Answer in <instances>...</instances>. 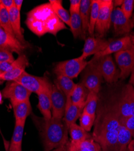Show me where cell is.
Segmentation results:
<instances>
[{
  "mask_svg": "<svg viewBox=\"0 0 134 151\" xmlns=\"http://www.w3.org/2000/svg\"><path fill=\"white\" fill-rule=\"evenodd\" d=\"M120 117L117 105L97 107L92 139L98 143L102 151H115Z\"/></svg>",
  "mask_w": 134,
  "mask_h": 151,
  "instance_id": "cell-1",
  "label": "cell"
},
{
  "mask_svg": "<svg viewBox=\"0 0 134 151\" xmlns=\"http://www.w3.org/2000/svg\"><path fill=\"white\" fill-rule=\"evenodd\" d=\"M26 24L28 29L39 37L47 33L56 36L60 31L67 29L66 25L56 15L50 3L42 4L29 11Z\"/></svg>",
  "mask_w": 134,
  "mask_h": 151,
  "instance_id": "cell-2",
  "label": "cell"
},
{
  "mask_svg": "<svg viewBox=\"0 0 134 151\" xmlns=\"http://www.w3.org/2000/svg\"><path fill=\"white\" fill-rule=\"evenodd\" d=\"M42 137L45 151H52L65 145L68 142V127L64 118L56 119L52 117L36 122Z\"/></svg>",
  "mask_w": 134,
  "mask_h": 151,
  "instance_id": "cell-3",
  "label": "cell"
},
{
  "mask_svg": "<svg viewBox=\"0 0 134 151\" xmlns=\"http://www.w3.org/2000/svg\"><path fill=\"white\" fill-rule=\"evenodd\" d=\"M103 78L99 70L97 60L92 59L88 62V64L82 72L81 83L89 91L99 94Z\"/></svg>",
  "mask_w": 134,
  "mask_h": 151,
  "instance_id": "cell-4",
  "label": "cell"
},
{
  "mask_svg": "<svg viewBox=\"0 0 134 151\" xmlns=\"http://www.w3.org/2000/svg\"><path fill=\"white\" fill-rule=\"evenodd\" d=\"M88 64V61L79 57L57 62L53 71L57 76H64L71 79L77 78Z\"/></svg>",
  "mask_w": 134,
  "mask_h": 151,
  "instance_id": "cell-5",
  "label": "cell"
},
{
  "mask_svg": "<svg viewBox=\"0 0 134 151\" xmlns=\"http://www.w3.org/2000/svg\"><path fill=\"white\" fill-rule=\"evenodd\" d=\"M113 9L114 3L113 0H101L99 16L95 27L97 37L103 38L108 32L111 27Z\"/></svg>",
  "mask_w": 134,
  "mask_h": 151,
  "instance_id": "cell-6",
  "label": "cell"
},
{
  "mask_svg": "<svg viewBox=\"0 0 134 151\" xmlns=\"http://www.w3.org/2000/svg\"><path fill=\"white\" fill-rule=\"evenodd\" d=\"M120 69V79H125L134 68V45L114 54Z\"/></svg>",
  "mask_w": 134,
  "mask_h": 151,
  "instance_id": "cell-7",
  "label": "cell"
},
{
  "mask_svg": "<svg viewBox=\"0 0 134 151\" xmlns=\"http://www.w3.org/2000/svg\"><path fill=\"white\" fill-rule=\"evenodd\" d=\"M116 105L120 119L134 116V90L131 85L125 86Z\"/></svg>",
  "mask_w": 134,
  "mask_h": 151,
  "instance_id": "cell-8",
  "label": "cell"
},
{
  "mask_svg": "<svg viewBox=\"0 0 134 151\" xmlns=\"http://www.w3.org/2000/svg\"><path fill=\"white\" fill-rule=\"evenodd\" d=\"M3 97L10 100L12 104L29 100L32 93L15 81L8 82L2 91Z\"/></svg>",
  "mask_w": 134,
  "mask_h": 151,
  "instance_id": "cell-9",
  "label": "cell"
},
{
  "mask_svg": "<svg viewBox=\"0 0 134 151\" xmlns=\"http://www.w3.org/2000/svg\"><path fill=\"white\" fill-rule=\"evenodd\" d=\"M15 82L22 85L32 93H34L36 94L39 93L44 89L52 85L47 78L36 76L29 74L26 71Z\"/></svg>",
  "mask_w": 134,
  "mask_h": 151,
  "instance_id": "cell-10",
  "label": "cell"
},
{
  "mask_svg": "<svg viewBox=\"0 0 134 151\" xmlns=\"http://www.w3.org/2000/svg\"><path fill=\"white\" fill-rule=\"evenodd\" d=\"M93 58L97 60L103 79L109 83H112L118 81L120 78V71L117 70L111 55L99 58L93 57Z\"/></svg>",
  "mask_w": 134,
  "mask_h": 151,
  "instance_id": "cell-11",
  "label": "cell"
},
{
  "mask_svg": "<svg viewBox=\"0 0 134 151\" xmlns=\"http://www.w3.org/2000/svg\"><path fill=\"white\" fill-rule=\"evenodd\" d=\"M111 22L113 24L114 32L117 36L128 35L134 27L132 19L126 18L120 7L114 8L111 15Z\"/></svg>",
  "mask_w": 134,
  "mask_h": 151,
  "instance_id": "cell-12",
  "label": "cell"
},
{
  "mask_svg": "<svg viewBox=\"0 0 134 151\" xmlns=\"http://www.w3.org/2000/svg\"><path fill=\"white\" fill-rule=\"evenodd\" d=\"M51 100L52 117L56 119H62L65 114L67 96L54 84L52 85Z\"/></svg>",
  "mask_w": 134,
  "mask_h": 151,
  "instance_id": "cell-13",
  "label": "cell"
},
{
  "mask_svg": "<svg viewBox=\"0 0 134 151\" xmlns=\"http://www.w3.org/2000/svg\"><path fill=\"white\" fill-rule=\"evenodd\" d=\"M29 65V62L27 56L20 55L18 58L12 62L9 70L6 73H3L0 77V81H6L8 82L15 81L19 78Z\"/></svg>",
  "mask_w": 134,
  "mask_h": 151,
  "instance_id": "cell-14",
  "label": "cell"
},
{
  "mask_svg": "<svg viewBox=\"0 0 134 151\" xmlns=\"http://www.w3.org/2000/svg\"><path fill=\"white\" fill-rule=\"evenodd\" d=\"M110 41H107L102 37L89 36L85 40L82 55L79 58L82 59H86L91 56L99 53L107 47Z\"/></svg>",
  "mask_w": 134,
  "mask_h": 151,
  "instance_id": "cell-15",
  "label": "cell"
},
{
  "mask_svg": "<svg viewBox=\"0 0 134 151\" xmlns=\"http://www.w3.org/2000/svg\"><path fill=\"white\" fill-rule=\"evenodd\" d=\"M26 46L22 44L17 39L7 34L0 26V50H9L12 53L21 55L25 51Z\"/></svg>",
  "mask_w": 134,
  "mask_h": 151,
  "instance_id": "cell-16",
  "label": "cell"
},
{
  "mask_svg": "<svg viewBox=\"0 0 134 151\" xmlns=\"http://www.w3.org/2000/svg\"><path fill=\"white\" fill-rule=\"evenodd\" d=\"M133 45L129 35H126L120 38L110 41L107 47L103 51L94 55V58H99L102 56L111 55L113 53H116L122 50H126Z\"/></svg>",
  "mask_w": 134,
  "mask_h": 151,
  "instance_id": "cell-17",
  "label": "cell"
},
{
  "mask_svg": "<svg viewBox=\"0 0 134 151\" xmlns=\"http://www.w3.org/2000/svg\"><path fill=\"white\" fill-rule=\"evenodd\" d=\"M52 90V85L37 94L38 97V106L43 116V119L46 120H50L52 117L51 100Z\"/></svg>",
  "mask_w": 134,
  "mask_h": 151,
  "instance_id": "cell-18",
  "label": "cell"
},
{
  "mask_svg": "<svg viewBox=\"0 0 134 151\" xmlns=\"http://www.w3.org/2000/svg\"><path fill=\"white\" fill-rule=\"evenodd\" d=\"M8 12L11 27L13 28V30L14 32L16 38L22 44L27 47L28 45H29V44L26 41L25 38H24L22 30L21 27L20 12L15 6L11 8Z\"/></svg>",
  "mask_w": 134,
  "mask_h": 151,
  "instance_id": "cell-19",
  "label": "cell"
},
{
  "mask_svg": "<svg viewBox=\"0 0 134 151\" xmlns=\"http://www.w3.org/2000/svg\"><path fill=\"white\" fill-rule=\"evenodd\" d=\"M85 105H78L72 104L70 97H67L66 107L64 119L69 128L70 126L75 123L80 117Z\"/></svg>",
  "mask_w": 134,
  "mask_h": 151,
  "instance_id": "cell-20",
  "label": "cell"
},
{
  "mask_svg": "<svg viewBox=\"0 0 134 151\" xmlns=\"http://www.w3.org/2000/svg\"><path fill=\"white\" fill-rule=\"evenodd\" d=\"M15 122L26 123L27 117L32 113V108L30 100L12 104Z\"/></svg>",
  "mask_w": 134,
  "mask_h": 151,
  "instance_id": "cell-21",
  "label": "cell"
},
{
  "mask_svg": "<svg viewBox=\"0 0 134 151\" xmlns=\"http://www.w3.org/2000/svg\"><path fill=\"white\" fill-rule=\"evenodd\" d=\"M25 124L24 123L15 122L8 151H22V143Z\"/></svg>",
  "mask_w": 134,
  "mask_h": 151,
  "instance_id": "cell-22",
  "label": "cell"
},
{
  "mask_svg": "<svg viewBox=\"0 0 134 151\" xmlns=\"http://www.w3.org/2000/svg\"><path fill=\"white\" fill-rule=\"evenodd\" d=\"M91 4L92 0H82L81 1L79 14L82 20V31L85 40H86L87 35L88 32Z\"/></svg>",
  "mask_w": 134,
  "mask_h": 151,
  "instance_id": "cell-23",
  "label": "cell"
},
{
  "mask_svg": "<svg viewBox=\"0 0 134 151\" xmlns=\"http://www.w3.org/2000/svg\"><path fill=\"white\" fill-rule=\"evenodd\" d=\"M68 131L71 137V142L75 143H80L91 138V135L88 132L85 131L80 125L77 124L76 123L70 126Z\"/></svg>",
  "mask_w": 134,
  "mask_h": 151,
  "instance_id": "cell-24",
  "label": "cell"
},
{
  "mask_svg": "<svg viewBox=\"0 0 134 151\" xmlns=\"http://www.w3.org/2000/svg\"><path fill=\"white\" fill-rule=\"evenodd\" d=\"M89 93V90L82 83L76 84L70 96L72 103L78 105H85Z\"/></svg>",
  "mask_w": 134,
  "mask_h": 151,
  "instance_id": "cell-25",
  "label": "cell"
},
{
  "mask_svg": "<svg viewBox=\"0 0 134 151\" xmlns=\"http://www.w3.org/2000/svg\"><path fill=\"white\" fill-rule=\"evenodd\" d=\"M54 84L65 94L67 97L71 96L76 86L72 79L64 76H57L54 81Z\"/></svg>",
  "mask_w": 134,
  "mask_h": 151,
  "instance_id": "cell-26",
  "label": "cell"
},
{
  "mask_svg": "<svg viewBox=\"0 0 134 151\" xmlns=\"http://www.w3.org/2000/svg\"><path fill=\"white\" fill-rule=\"evenodd\" d=\"M132 134L130 131H129L122 123H120L118 132L115 151H118L121 149L128 147V145L132 140Z\"/></svg>",
  "mask_w": 134,
  "mask_h": 151,
  "instance_id": "cell-27",
  "label": "cell"
},
{
  "mask_svg": "<svg viewBox=\"0 0 134 151\" xmlns=\"http://www.w3.org/2000/svg\"><path fill=\"white\" fill-rule=\"evenodd\" d=\"M71 33L75 39L85 40L82 31V23L79 14L70 13V25Z\"/></svg>",
  "mask_w": 134,
  "mask_h": 151,
  "instance_id": "cell-28",
  "label": "cell"
},
{
  "mask_svg": "<svg viewBox=\"0 0 134 151\" xmlns=\"http://www.w3.org/2000/svg\"><path fill=\"white\" fill-rule=\"evenodd\" d=\"M49 3L59 18L70 27V14L63 7L62 0H49Z\"/></svg>",
  "mask_w": 134,
  "mask_h": 151,
  "instance_id": "cell-29",
  "label": "cell"
},
{
  "mask_svg": "<svg viewBox=\"0 0 134 151\" xmlns=\"http://www.w3.org/2000/svg\"><path fill=\"white\" fill-rule=\"evenodd\" d=\"M101 0H92L91 7L88 33L90 36H94L95 24L98 18Z\"/></svg>",
  "mask_w": 134,
  "mask_h": 151,
  "instance_id": "cell-30",
  "label": "cell"
},
{
  "mask_svg": "<svg viewBox=\"0 0 134 151\" xmlns=\"http://www.w3.org/2000/svg\"><path fill=\"white\" fill-rule=\"evenodd\" d=\"M0 26L4 30L7 34L11 37L16 38L10 21L9 12L1 4H0Z\"/></svg>",
  "mask_w": 134,
  "mask_h": 151,
  "instance_id": "cell-31",
  "label": "cell"
},
{
  "mask_svg": "<svg viewBox=\"0 0 134 151\" xmlns=\"http://www.w3.org/2000/svg\"><path fill=\"white\" fill-rule=\"evenodd\" d=\"M98 94L90 91L83 111L88 113L89 114L95 116L97 106H98Z\"/></svg>",
  "mask_w": 134,
  "mask_h": 151,
  "instance_id": "cell-32",
  "label": "cell"
},
{
  "mask_svg": "<svg viewBox=\"0 0 134 151\" xmlns=\"http://www.w3.org/2000/svg\"><path fill=\"white\" fill-rule=\"evenodd\" d=\"M95 120V116L89 114L88 113L83 111L79 117L80 126L86 131L90 132L94 124Z\"/></svg>",
  "mask_w": 134,
  "mask_h": 151,
  "instance_id": "cell-33",
  "label": "cell"
},
{
  "mask_svg": "<svg viewBox=\"0 0 134 151\" xmlns=\"http://www.w3.org/2000/svg\"><path fill=\"white\" fill-rule=\"evenodd\" d=\"M76 144L82 151H102L100 146L92 138Z\"/></svg>",
  "mask_w": 134,
  "mask_h": 151,
  "instance_id": "cell-34",
  "label": "cell"
},
{
  "mask_svg": "<svg viewBox=\"0 0 134 151\" xmlns=\"http://www.w3.org/2000/svg\"><path fill=\"white\" fill-rule=\"evenodd\" d=\"M120 9L128 19H131L134 9V0H123Z\"/></svg>",
  "mask_w": 134,
  "mask_h": 151,
  "instance_id": "cell-35",
  "label": "cell"
},
{
  "mask_svg": "<svg viewBox=\"0 0 134 151\" xmlns=\"http://www.w3.org/2000/svg\"><path fill=\"white\" fill-rule=\"evenodd\" d=\"M120 123L130 131L133 137H134V116H131L125 119H120Z\"/></svg>",
  "mask_w": 134,
  "mask_h": 151,
  "instance_id": "cell-36",
  "label": "cell"
},
{
  "mask_svg": "<svg viewBox=\"0 0 134 151\" xmlns=\"http://www.w3.org/2000/svg\"><path fill=\"white\" fill-rule=\"evenodd\" d=\"M15 58L13 53L6 50H0V62H7L10 63L14 62Z\"/></svg>",
  "mask_w": 134,
  "mask_h": 151,
  "instance_id": "cell-37",
  "label": "cell"
},
{
  "mask_svg": "<svg viewBox=\"0 0 134 151\" xmlns=\"http://www.w3.org/2000/svg\"><path fill=\"white\" fill-rule=\"evenodd\" d=\"M81 4V0H70V13L79 14Z\"/></svg>",
  "mask_w": 134,
  "mask_h": 151,
  "instance_id": "cell-38",
  "label": "cell"
},
{
  "mask_svg": "<svg viewBox=\"0 0 134 151\" xmlns=\"http://www.w3.org/2000/svg\"><path fill=\"white\" fill-rule=\"evenodd\" d=\"M0 4L9 11L14 6V0H1V4Z\"/></svg>",
  "mask_w": 134,
  "mask_h": 151,
  "instance_id": "cell-39",
  "label": "cell"
},
{
  "mask_svg": "<svg viewBox=\"0 0 134 151\" xmlns=\"http://www.w3.org/2000/svg\"><path fill=\"white\" fill-rule=\"evenodd\" d=\"M11 63L7 62H0V71L3 73H6L9 70Z\"/></svg>",
  "mask_w": 134,
  "mask_h": 151,
  "instance_id": "cell-40",
  "label": "cell"
},
{
  "mask_svg": "<svg viewBox=\"0 0 134 151\" xmlns=\"http://www.w3.org/2000/svg\"><path fill=\"white\" fill-rule=\"evenodd\" d=\"M67 146L69 151H82L76 143L72 142H68Z\"/></svg>",
  "mask_w": 134,
  "mask_h": 151,
  "instance_id": "cell-41",
  "label": "cell"
},
{
  "mask_svg": "<svg viewBox=\"0 0 134 151\" xmlns=\"http://www.w3.org/2000/svg\"><path fill=\"white\" fill-rule=\"evenodd\" d=\"M22 0H14V6L19 11L21 12V7L23 4Z\"/></svg>",
  "mask_w": 134,
  "mask_h": 151,
  "instance_id": "cell-42",
  "label": "cell"
},
{
  "mask_svg": "<svg viewBox=\"0 0 134 151\" xmlns=\"http://www.w3.org/2000/svg\"><path fill=\"white\" fill-rule=\"evenodd\" d=\"M52 151H69L68 148V146H67V143L65 145L60 146V147H58L56 149H54Z\"/></svg>",
  "mask_w": 134,
  "mask_h": 151,
  "instance_id": "cell-43",
  "label": "cell"
},
{
  "mask_svg": "<svg viewBox=\"0 0 134 151\" xmlns=\"http://www.w3.org/2000/svg\"><path fill=\"white\" fill-rule=\"evenodd\" d=\"M129 84L132 85L133 88L134 90V68L133 69L131 74H130V78L129 80Z\"/></svg>",
  "mask_w": 134,
  "mask_h": 151,
  "instance_id": "cell-44",
  "label": "cell"
},
{
  "mask_svg": "<svg viewBox=\"0 0 134 151\" xmlns=\"http://www.w3.org/2000/svg\"><path fill=\"white\" fill-rule=\"evenodd\" d=\"M123 2V0H115V1H113L114 7H120L121 6V4H122Z\"/></svg>",
  "mask_w": 134,
  "mask_h": 151,
  "instance_id": "cell-45",
  "label": "cell"
},
{
  "mask_svg": "<svg viewBox=\"0 0 134 151\" xmlns=\"http://www.w3.org/2000/svg\"><path fill=\"white\" fill-rule=\"evenodd\" d=\"M128 148L129 151H134V139L132 140L129 143L128 146Z\"/></svg>",
  "mask_w": 134,
  "mask_h": 151,
  "instance_id": "cell-46",
  "label": "cell"
},
{
  "mask_svg": "<svg viewBox=\"0 0 134 151\" xmlns=\"http://www.w3.org/2000/svg\"><path fill=\"white\" fill-rule=\"evenodd\" d=\"M129 36H130V40H131L132 43V44L134 45V34L130 35H129Z\"/></svg>",
  "mask_w": 134,
  "mask_h": 151,
  "instance_id": "cell-47",
  "label": "cell"
},
{
  "mask_svg": "<svg viewBox=\"0 0 134 151\" xmlns=\"http://www.w3.org/2000/svg\"><path fill=\"white\" fill-rule=\"evenodd\" d=\"M3 95H2V93L0 91V104H3Z\"/></svg>",
  "mask_w": 134,
  "mask_h": 151,
  "instance_id": "cell-48",
  "label": "cell"
},
{
  "mask_svg": "<svg viewBox=\"0 0 134 151\" xmlns=\"http://www.w3.org/2000/svg\"><path fill=\"white\" fill-rule=\"evenodd\" d=\"M118 151H129V150L128 147H125V148H123V149H120V150H118Z\"/></svg>",
  "mask_w": 134,
  "mask_h": 151,
  "instance_id": "cell-49",
  "label": "cell"
},
{
  "mask_svg": "<svg viewBox=\"0 0 134 151\" xmlns=\"http://www.w3.org/2000/svg\"><path fill=\"white\" fill-rule=\"evenodd\" d=\"M132 22L133 24V26H134V14L133 15H132Z\"/></svg>",
  "mask_w": 134,
  "mask_h": 151,
  "instance_id": "cell-50",
  "label": "cell"
},
{
  "mask_svg": "<svg viewBox=\"0 0 134 151\" xmlns=\"http://www.w3.org/2000/svg\"><path fill=\"white\" fill-rule=\"evenodd\" d=\"M0 134H1L2 135V133H1V128H0Z\"/></svg>",
  "mask_w": 134,
  "mask_h": 151,
  "instance_id": "cell-51",
  "label": "cell"
},
{
  "mask_svg": "<svg viewBox=\"0 0 134 151\" xmlns=\"http://www.w3.org/2000/svg\"><path fill=\"white\" fill-rule=\"evenodd\" d=\"M2 73H3L2 72H1V71H0V77H1V75L2 74Z\"/></svg>",
  "mask_w": 134,
  "mask_h": 151,
  "instance_id": "cell-52",
  "label": "cell"
},
{
  "mask_svg": "<svg viewBox=\"0 0 134 151\" xmlns=\"http://www.w3.org/2000/svg\"><path fill=\"white\" fill-rule=\"evenodd\" d=\"M0 4H1V0H0Z\"/></svg>",
  "mask_w": 134,
  "mask_h": 151,
  "instance_id": "cell-53",
  "label": "cell"
}]
</instances>
